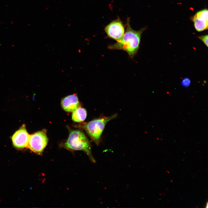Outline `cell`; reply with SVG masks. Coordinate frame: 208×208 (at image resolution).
Wrapping results in <instances>:
<instances>
[{"mask_svg": "<svg viewBox=\"0 0 208 208\" xmlns=\"http://www.w3.org/2000/svg\"><path fill=\"white\" fill-rule=\"evenodd\" d=\"M48 142L46 131L43 129L30 135L28 147L34 153L41 154Z\"/></svg>", "mask_w": 208, "mask_h": 208, "instance_id": "cell-4", "label": "cell"}, {"mask_svg": "<svg viewBox=\"0 0 208 208\" xmlns=\"http://www.w3.org/2000/svg\"><path fill=\"white\" fill-rule=\"evenodd\" d=\"M105 31L108 37L117 42L122 39L125 33L124 26L119 18L113 21L107 25Z\"/></svg>", "mask_w": 208, "mask_h": 208, "instance_id": "cell-5", "label": "cell"}, {"mask_svg": "<svg viewBox=\"0 0 208 208\" xmlns=\"http://www.w3.org/2000/svg\"><path fill=\"white\" fill-rule=\"evenodd\" d=\"M29 137L25 125H22L12 136L13 146L15 148L20 149L28 147Z\"/></svg>", "mask_w": 208, "mask_h": 208, "instance_id": "cell-6", "label": "cell"}, {"mask_svg": "<svg viewBox=\"0 0 208 208\" xmlns=\"http://www.w3.org/2000/svg\"><path fill=\"white\" fill-rule=\"evenodd\" d=\"M126 26V31L122 39L120 41L109 45L108 48L111 50L125 51L130 58H133L139 49L141 35L146 28H143L138 31L133 30L130 25L129 19Z\"/></svg>", "mask_w": 208, "mask_h": 208, "instance_id": "cell-1", "label": "cell"}, {"mask_svg": "<svg viewBox=\"0 0 208 208\" xmlns=\"http://www.w3.org/2000/svg\"><path fill=\"white\" fill-rule=\"evenodd\" d=\"M63 146L72 151L80 150L85 152L91 160L94 162L92 156L90 143L84 133L79 130H72L70 132L67 140Z\"/></svg>", "mask_w": 208, "mask_h": 208, "instance_id": "cell-2", "label": "cell"}, {"mask_svg": "<svg viewBox=\"0 0 208 208\" xmlns=\"http://www.w3.org/2000/svg\"><path fill=\"white\" fill-rule=\"evenodd\" d=\"M192 20L194 23V27L196 31H201L208 29V21L193 16Z\"/></svg>", "mask_w": 208, "mask_h": 208, "instance_id": "cell-9", "label": "cell"}, {"mask_svg": "<svg viewBox=\"0 0 208 208\" xmlns=\"http://www.w3.org/2000/svg\"><path fill=\"white\" fill-rule=\"evenodd\" d=\"M87 112L84 108L78 107L73 112L72 119L75 122H80L84 121L86 118Z\"/></svg>", "mask_w": 208, "mask_h": 208, "instance_id": "cell-8", "label": "cell"}, {"mask_svg": "<svg viewBox=\"0 0 208 208\" xmlns=\"http://www.w3.org/2000/svg\"><path fill=\"white\" fill-rule=\"evenodd\" d=\"M208 35H205L198 37V38L207 47H208Z\"/></svg>", "mask_w": 208, "mask_h": 208, "instance_id": "cell-12", "label": "cell"}, {"mask_svg": "<svg viewBox=\"0 0 208 208\" xmlns=\"http://www.w3.org/2000/svg\"><path fill=\"white\" fill-rule=\"evenodd\" d=\"M208 11L207 9L203 10L197 12L194 16L198 18H201L208 20Z\"/></svg>", "mask_w": 208, "mask_h": 208, "instance_id": "cell-10", "label": "cell"}, {"mask_svg": "<svg viewBox=\"0 0 208 208\" xmlns=\"http://www.w3.org/2000/svg\"><path fill=\"white\" fill-rule=\"evenodd\" d=\"M61 105L65 111L73 112L79 107V105L77 95L74 94L64 98L61 101Z\"/></svg>", "mask_w": 208, "mask_h": 208, "instance_id": "cell-7", "label": "cell"}, {"mask_svg": "<svg viewBox=\"0 0 208 208\" xmlns=\"http://www.w3.org/2000/svg\"><path fill=\"white\" fill-rule=\"evenodd\" d=\"M181 84L182 86L184 87H188L191 84V80L188 77H185L182 79Z\"/></svg>", "mask_w": 208, "mask_h": 208, "instance_id": "cell-11", "label": "cell"}, {"mask_svg": "<svg viewBox=\"0 0 208 208\" xmlns=\"http://www.w3.org/2000/svg\"><path fill=\"white\" fill-rule=\"evenodd\" d=\"M116 116L117 115L115 114L94 119L85 125L84 128L92 140L98 145L100 143L101 135L106 125Z\"/></svg>", "mask_w": 208, "mask_h": 208, "instance_id": "cell-3", "label": "cell"}]
</instances>
